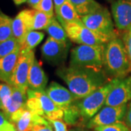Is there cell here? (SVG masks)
Segmentation results:
<instances>
[{
    "label": "cell",
    "mask_w": 131,
    "mask_h": 131,
    "mask_svg": "<svg viewBox=\"0 0 131 131\" xmlns=\"http://www.w3.org/2000/svg\"><path fill=\"white\" fill-rule=\"evenodd\" d=\"M45 31L49 34L50 37L59 42L69 43L68 36L66 34L65 29L55 17L52 18L50 23L45 29Z\"/></svg>",
    "instance_id": "cell-21"
},
{
    "label": "cell",
    "mask_w": 131,
    "mask_h": 131,
    "mask_svg": "<svg viewBox=\"0 0 131 131\" xmlns=\"http://www.w3.org/2000/svg\"><path fill=\"white\" fill-rule=\"evenodd\" d=\"M13 92V88L7 84V83H2L0 82V99L2 101V110L6 106L7 102L9 101V98L11 97Z\"/></svg>",
    "instance_id": "cell-26"
},
{
    "label": "cell",
    "mask_w": 131,
    "mask_h": 131,
    "mask_svg": "<svg viewBox=\"0 0 131 131\" xmlns=\"http://www.w3.org/2000/svg\"><path fill=\"white\" fill-rule=\"evenodd\" d=\"M69 49V43L59 42L49 37L42 46L41 52L45 61L52 64H59L66 60Z\"/></svg>",
    "instance_id": "cell-11"
},
{
    "label": "cell",
    "mask_w": 131,
    "mask_h": 131,
    "mask_svg": "<svg viewBox=\"0 0 131 131\" xmlns=\"http://www.w3.org/2000/svg\"><path fill=\"white\" fill-rule=\"evenodd\" d=\"M66 1H68V0H53L56 14H58V13L60 8H61V7L65 3Z\"/></svg>",
    "instance_id": "cell-33"
},
{
    "label": "cell",
    "mask_w": 131,
    "mask_h": 131,
    "mask_svg": "<svg viewBox=\"0 0 131 131\" xmlns=\"http://www.w3.org/2000/svg\"><path fill=\"white\" fill-rule=\"evenodd\" d=\"M48 119V121L51 123L52 127H54L55 131H68L66 123L63 122L62 119Z\"/></svg>",
    "instance_id": "cell-31"
},
{
    "label": "cell",
    "mask_w": 131,
    "mask_h": 131,
    "mask_svg": "<svg viewBox=\"0 0 131 131\" xmlns=\"http://www.w3.org/2000/svg\"><path fill=\"white\" fill-rule=\"evenodd\" d=\"M34 9H26L20 11L13 20V37L20 43L23 41L26 35L33 31V18Z\"/></svg>",
    "instance_id": "cell-13"
},
{
    "label": "cell",
    "mask_w": 131,
    "mask_h": 131,
    "mask_svg": "<svg viewBox=\"0 0 131 131\" xmlns=\"http://www.w3.org/2000/svg\"><path fill=\"white\" fill-rule=\"evenodd\" d=\"M114 1H115V0H114Z\"/></svg>",
    "instance_id": "cell-39"
},
{
    "label": "cell",
    "mask_w": 131,
    "mask_h": 131,
    "mask_svg": "<svg viewBox=\"0 0 131 131\" xmlns=\"http://www.w3.org/2000/svg\"><path fill=\"white\" fill-rule=\"evenodd\" d=\"M2 101H1V99H0V110H2Z\"/></svg>",
    "instance_id": "cell-37"
},
{
    "label": "cell",
    "mask_w": 131,
    "mask_h": 131,
    "mask_svg": "<svg viewBox=\"0 0 131 131\" xmlns=\"http://www.w3.org/2000/svg\"><path fill=\"white\" fill-rule=\"evenodd\" d=\"M112 15L118 30L126 32L131 28V0H115L112 4Z\"/></svg>",
    "instance_id": "cell-12"
},
{
    "label": "cell",
    "mask_w": 131,
    "mask_h": 131,
    "mask_svg": "<svg viewBox=\"0 0 131 131\" xmlns=\"http://www.w3.org/2000/svg\"><path fill=\"white\" fill-rule=\"evenodd\" d=\"M13 20L0 9V42L13 37L12 28Z\"/></svg>",
    "instance_id": "cell-22"
},
{
    "label": "cell",
    "mask_w": 131,
    "mask_h": 131,
    "mask_svg": "<svg viewBox=\"0 0 131 131\" xmlns=\"http://www.w3.org/2000/svg\"><path fill=\"white\" fill-rule=\"evenodd\" d=\"M127 105L121 106H104L85 125L88 128H95L96 127L109 125L114 123L121 122L125 118Z\"/></svg>",
    "instance_id": "cell-10"
},
{
    "label": "cell",
    "mask_w": 131,
    "mask_h": 131,
    "mask_svg": "<svg viewBox=\"0 0 131 131\" xmlns=\"http://www.w3.org/2000/svg\"><path fill=\"white\" fill-rule=\"evenodd\" d=\"M113 85L108 94L105 106H121L131 101V76L112 79Z\"/></svg>",
    "instance_id": "cell-9"
},
{
    "label": "cell",
    "mask_w": 131,
    "mask_h": 131,
    "mask_svg": "<svg viewBox=\"0 0 131 131\" xmlns=\"http://www.w3.org/2000/svg\"><path fill=\"white\" fill-rule=\"evenodd\" d=\"M34 60L35 56L33 50L22 53L20 52L13 74L8 84L13 88L28 90V74Z\"/></svg>",
    "instance_id": "cell-8"
},
{
    "label": "cell",
    "mask_w": 131,
    "mask_h": 131,
    "mask_svg": "<svg viewBox=\"0 0 131 131\" xmlns=\"http://www.w3.org/2000/svg\"><path fill=\"white\" fill-rule=\"evenodd\" d=\"M51 17L42 11L34 9L33 18V31L45 30L51 21Z\"/></svg>",
    "instance_id": "cell-23"
},
{
    "label": "cell",
    "mask_w": 131,
    "mask_h": 131,
    "mask_svg": "<svg viewBox=\"0 0 131 131\" xmlns=\"http://www.w3.org/2000/svg\"><path fill=\"white\" fill-rule=\"evenodd\" d=\"M42 0H27V3L28 5H30L34 9H37L38 5L41 2Z\"/></svg>",
    "instance_id": "cell-34"
},
{
    "label": "cell",
    "mask_w": 131,
    "mask_h": 131,
    "mask_svg": "<svg viewBox=\"0 0 131 131\" xmlns=\"http://www.w3.org/2000/svg\"><path fill=\"white\" fill-rule=\"evenodd\" d=\"M95 131H131L125 122L122 121L116 122L109 125L96 127L94 128Z\"/></svg>",
    "instance_id": "cell-27"
},
{
    "label": "cell",
    "mask_w": 131,
    "mask_h": 131,
    "mask_svg": "<svg viewBox=\"0 0 131 131\" xmlns=\"http://www.w3.org/2000/svg\"><path fill=\"white\" fill-rule=\"evenodd\" d=\"M57 74L65 82L69 90L79 99L88 96L110 81H108L104 71L70 66L58 69Z\"/></svg>",
    "instance_id": "cell-1"
},
{
    "label": "cell",
    "mask_w": 131,
    "mask_h": 131,
    "mask_svg": "<svg viewBox=\"0 0 131 131\" xmlns=\"http://www.w3.org/2000/svg\"><path fill=\"white\" fill-rule=\"evenodd\" d=\"M27 90H28L13 88V92L9 101L6 106L2 110L9 121L13 114L26 106L27 101Z\"/></svg>",
    "instance_id": "cell-15"
},
{
    "label": "cell",
    "mask_w": 131,
    "mask_h": 131,
    "mask_svg": "<svg viewBox=\"0 0 131 131\" xmlns=\"http://www.w3.org/2000/svg\"><path fill=\"white\" fill-rule=\"evenodd\" d=\"M20 48V45L14 37L0 42V58L9 55Z\"/></svg>",
    "instance_id": "cell-24"
},
{
    "label": "cell",
    "mask_w": 131,
    "mask_h": 131,
    "mask_svg": "<svg viewBox=\"0 0 131 131\" xmlns=\"http://www.w3.org/2000/svg\"><path fill=\"white\" fill-rule=\"evenodd\" d=\"M112 85L113 80H111L88 96L77 100V107L80 112L82 122H85V125L105 106L108 94Z\"/></svg>",
    "instance_id": "cell-5"
},
{
    "label": "cell",
    "mask_w": 131,
    "mask_h": 131,
    "mask_svg": "<svg viewBox=\"0 0 131 131\" xmlns=\"http://www.w3.org/2000/svg\"><path fill=\"white\" fill-rule=\"evenodd\" d=\"M45 37L44 33L37 31H31L26 35L23 41L20 43V52L33 50L34 47L42 42Z\"/></svg>",
    "instance_id": "cell-20"
},
{
    "label": "cell",
    "mask_w": 131,
    "mask_h": 131,
    "mask_svg": "<svg viewBox=\"0 0 131 131\" xmlns=\"http://www.w3.org/2000/svg\"><path fill=\"white\" fill-rule=\"evenodd\" d=\"M122 41L125 44L131 65V28L129 31L125 32L124 35H123V38H122Z\"/></svg>",
    "instance_id": "cell-30"
},
{
    "label": "cell",
    "mask_w": 131,
    "mask_h": 131,
    "mask_svg": "<svg viewBox=\"0 0 131 131\" xmlns=\"http://www.w3.org/2000/svg\"><path fill=\"white\" fill-rule=\"evenodd\" d=\"M20 56V48L9 55L0 58V81L9 84Z\"/></svg>",
    "instance_id": "cell-17"
},
{
    "label": "cell",
    "mask_w": 131,
    "mask_h": 131,
    "mask_svg": "<svg viewBox=\"0 0 131 131\" xmlns=\"http://www.w3.org/2000/svg\"><path fill=\"white\" fill-rule=\"evenodd\" d=\"M31 131H53V129L48 119L35 114L34 122Z\"/></svg>",
    "instance_id": "cell-25"
},
{
    "label": "cell",
    "mask_w": 131,
    "mask_h": 131,
    "mask_svg": "<svg viewBox=\"0 0 131 131\" xmlns=\"http://www.w3.org/2000/svg\"><path fill=\"white\" fill-rule=\"evenodd\" d=\"M14 3L15 5H20L23 3H25V2H27V0H13Z\"/></svg>",
    "instance_id": "cell-35"
},
{
    "label": "cell",
    "mask_w": 131,
    "mask_h": 131,
    "mask_svg": "<svg viewBox=\"0 0 131 131\" xmlns=\"http://www.w3.org/2000/svg\"><path fill=\"white\" fill-rule=\"evenodd\" d=\"M26 106L33 113L50 119H62L63 112L47 95L45 90H27Z\"/></svg>",
    "instance_id": "cell-4"
},
{
    "label": "cell",
    "mask_w": 131,
    "mask_h": 131,
    "mask_svg": "<svg viewBox=\"0 0 131 131\" xmlns=\"http://www.w3.org/2000/svg\"><path fill=\"white\" fill-rule=\"evenodd\" d=\"M70 131H88L85 129H83V128H81V127H76V128H73L70 130Z\"/></svg>",
    "instance_id": "cell-36"
},
{
    "label": "cell",
    "mask_w": 131,
    "mask_h": 131,
    "mask_svg": "<svg viewBox=\"0 0 131 131\" xmlns=\"http://www.w3.org/2000/svg\"><path fill=\"white\" fill-rule=\"evenodd\" d=\"M105 46L79 45L71 52L70 66L103 71Z\"/></svg>",
    "instance_id": "cell-3"
},
{
    "label": "cell",
    "mask_w": 131,
    "mask_h": 131,
    "mask_svg": "<svg viewBox=\"0 0 131 131\" xmlns=\"http://www.w3.org/2000/svg\"><path fill=\"white\" fill-rule=\"evenodd\" d=\"M81 20L87 28L94 32L111 39L117 37L112 15L106 7H102L93 13L82 17Z\"/></svg>",
    "instance_id": "cell-7"
},
{
    "label": "cell",
    "mask_w": 131,
    "mask_h": 131,
    "mask_svg": "<svg viewBox=\"0 0 131 131\" xmlns=\"http://www.w3.org/2000/svg\"><path fill=\"white\" fill-rule=\"evenodd\" d=\"M36 9L42 11L51 17H54L55 7L53 0H42Z\"/></svg>",
    "instance_id": "cell-28"
},
{
    "label": "cell",
    "mask_w": 131,
    "mask_h": 131,
    "mask_svg": "<svg viewBox=\"0 0 131 131\" xmlns=\"http://www.w3.org/2000/svg\"><path fill=\"white\" fill-rule=\"evenodd\" d=\"M63 28L68 38L80 45L104 46L112 40L87 28L82 20L66 24Z\"/></svg>",
    "instance_id": "cell-6"
},
{
    "label": "cell",
    "mask_w": 131,
    "mask_h": 131,
    "mask_svg": "<svg viewBox=\"0 0 131 131\" xmlns=\"http://www.w3.org/2000/svg\"><path fill=\"white\" fill-rule=\"evenodd\" d=\"M0 131H16L14 124L9 122L2 110H0Z\"/></svg>",
    "instance_id": "cell-29"
},
{
    "label": "cell",
    "mask_w": 131,
    "mask_h": 131,
    "mask_svg": "<svg viewBox=\"0 0 131 131\" xmlns=\"http://www.w3.org/2000/svg\"><path fill=\"white\" fill-rule=\"evenodd\" d=\"M80 18L92 14L102 6L95 0H69Z\"/></svg>",
    "instance_id": "cell-19"
},
{
    "label": "cell",
    "mask_w": 131,
    "mask_h": 131,
    "mask_svg": "<svg viewBox=\"0 0 131 131\" xmlns=\"http://www.w3.org/2000/svg\"><path fill=\"white\" fill-rule=\"evenodd\" d=\"M16 131H20V130H16Z\"/></svg>",
    "instance_id": "cell-38"
},
{
    "label": "cell",
    "mask_w": 131,
    "mask_h": 131,
    "mask_svg": "<svg viewBox=\"0 0 131 131\" xmlns=\"http://www.w3.org/2000/svg\"><path fill=\"white\" fill-rule=\"evenodd\" d=\"M56 16L57 19L63 26V27L66 24L73 22H79L82 20L80 15L77 14L74 7L69 0L61 6L58 14H56Z\"/></svg>",
    "instance_id": "cell-18"
},
{
    "label": "cell",
    "mask_w": 131,
    "mask_h": 131,
    "mask_svg": "<svg viewBox=\"0 0 131 131\" xmlns=\"http://www.w3.org/2000/svg\"><path fill=\"white\" fill-rule=\"evenodd\" d=\"M45 91L50 98L63 112L79 99L69 90L56 82H52Z\"/></svg>",
    "instance_id": "cell-14"
},
{
    "label": "cell",
    "mask_w": 131,
    "mask_h": 131,
    "mask_svg": "<svg viewBox=\"0 0 131 131\" xmlns=\"http://www.w3.org/2000/svg\"><path fill=\"white\" fill-rule=\"evenodd\" d=\"M125 123L131 130V101L127 106V110L125 115Z\"/></svg>",
    "instance_id": "cell-32"
},
{
    "label": "cell",
    "mask_w": 131,
    "mask_h": 131,
    "mask_svg": "<svg viewBox=\"0 0 131 131\" xmlns=\"http://www.w3.org/2000/svg\"><path fill=\"white\" fill-rule=\"evenodd\" d=\"M103 68L106 74L113 79L125 78L130 73V63L122 39L114 38L106 45Z\"/></svg>",
    "instance_id": "cell-2"
},
{
    "label": "cell",
    "mask_w": 131,
    "mask_h": 131,
    "mask_svg": "<svg viewBox=\"0 0 131 131\" xmlns=\"http://www.w3.org/2000/svg\"><path fill=\"white\" fill-rule=\"evenodd\" d=\"M47 80V76L39 62L35 58L28 74V88L37 91L45 90Z\"/></svg>",
    "instance_id": "cell-16"
}]
</instances>
